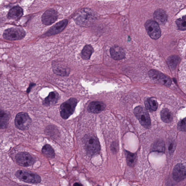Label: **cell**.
<instances>
[{
    "label": "cell",
    "instance_id": "cell-1",
    "mask_svg": "<svg viewBox=\"0 0 186 186\" xmlns=\"http://www.w3.org/2000/svg\"><path fill=\"white\" fill-rule=\"evenodd\" d=\"M87 152L91 156L98 154L100 152V142L98 138L92 134L85 136L82 139Z\"/></svg>",
    "mask_w": 186,
    "mask_h": 186
},
{
    "label": "cell",
    "instance_id": "cell-2",
    "mask_svg": "<svg viewBox=\"0 0 186 186\" xmlns=\"http://www.w3.org/2000/svg\"><path fill=\"white\" fill-rule=\"evenodd\" d=\"M95 14L92 10L88 9L81 10L75 18V21L78 25L86 27L89 26L95 21Z\"/></svg>",
    "mask_w": 186,
    "mask_h": 186
},
{
    "label": "cell",
    "instance_id": "cell-3",
    "mask_svg": "<svg viewBox=\"0 0 186 186\" xmlns=\"http://www.w3.org/2000/svg\"><path fill=\"white\" fill-rule=\"evenodd\" d=\"M77 103L76 99L72 98L62 104L60 109L61 117L65 120L69 118L73 114Z\"/></svg>",
    "mask_w": 186,
    "mask_h": 186
},
{
    "label": "cell",
    "instance_id": "cell-4",
    "mask_svg": "<svg viewBox=\"0 0 186 186\" xmlns=\"http://www.w3.org/2000/svg\"><path fill=\"white\" fill-rule=\"evenodd\" d=\"M134 113L142 125L146 129H149L150 127V117L145 109L141 106L136 107L134 109Z\"/></svg>",
    "mask_w": 186,
    "mask_h": 186
},
{
    "label": "cell",
    "instance_id": "cell-5",
    "mask_svg": "<svg viewBox=\"0 0 186 186\" xmlns=\"http://www.w3.org/2000/svg\"><path fill=\"white\" fill-rule=\"evenodd\" d=\"M16 176L20 180L32 184H38L42 181L39 175L30 171L19 170L16 173Z\"/></svg>",
    "mask_w": 186,
    "mask_h": 186
},
{
    "label": "cell",
    "instance_id": "cell-6",
    "mask_svg": "<svg viewBox=\"0 0 186 186\" xmlns=\"http://www.w3.org/2000/svg\"><path fill=\"white\" fill-rule=\"evenodd\" d=\"M26 32L22 28H12L6 30L3 34L4 39L10 40H17L23 38Z\"/></svg>",
    "mask_w": 186,
    "mask_h": 186
},
{
    "label": "cell",
    "instance_id": "cell-7",
    "mask_svg": "<svg viewBox=\"0 0 186 186\" xmlns=\"http://www.w3.org/2000/svg\"><path fill=\"white\" fill-rule=\"evenodd\" d=\"M145 26L149 36L152 39L156 40L161 36V32L159 24L152 20H147Z\"/></svg>",
    "mask_w": 186,
    "mask_h": 186
},
{
    "label": "cell",
    "instance_id": "cell-8",
    "mask_svg": "<svg viewBox=\"0 0 186 186\" xmlns=\"http://www.w3.org/2000/svg\"><path fill=\"white\" fill-rule=\"evenodd\" d=\"M32 123V120L27 113L21 112L16 115L15 125L18 129L21 130L27 129Z\"/></svg>",
    "mask_w": 186,
    "mask_h": 186
},
{
    "label": "cell",
    "instance_id": "cell-9",
    "mask_svg": "<svg viewBox=\"0 0 186 186\" xmlns=\"http://www.w3.org/2000/svg\"><path fill=\"white\" fill-rule=\"evenodd\" d=\"M150 77L155 80L160 82L165 86L169 87L171 84L170 78L157 70H152L149 72Z\"/></svg>",
    "mask_w": 186,
    "mask_h": 186
},
{
    "label": "cell",
    "instance_id": "cell-10",
    "mask_svg": "<svg viewBox=\"0 0 186 186\" xmlns=\"http://www.w3.org/2000/svg\"><path fill=\"white\" fill-rule=\"evenodd\" d=\"M16 161L20 166L28 167L34 164L35 159L27 153L21 152L18 154L16 156Z\"/></svg>",
    "mask_w": 186,
    "mask_h": 186
},
{
    "label": "cell",
    "instance_id": "cell-11",
    "mask_svg": "<svg viewBox=\"0 0 186 186\" xmlns=\"http://www.w3.org/2000/svg\"><path fill=\"white\" fill-rule=\"evenodd\" d=\"M57 12L53 9L45 11L42 16V22L45 25L49 26L54 23L57 19Z\"/></svg>",
    "mask_w": 186,
    "mask_h": 186
},
{
    "label": "cell",
    "instance_id": "cell-12",
    "mask_svg": "<svg viewBox=\"0 0 186 186\" xmlns=\"http://www.w3.org/2000/svg\"><path fill=\"white\" fill-rule=\"evenodd\" d=\"M173 179L175 181L179 182L184 180L186 177L185 167L182 164L175 165L173 171Z\"/></svg>",
    "mask_w": 186,
    "mask_h": 186
},
{
    "label": "cell",
    "instance_id": "cell-13",
    "mask_svg": "<svg viewBox=\"0 0 186 186\" xmlns=\"http://www.w3.org/2000/svg\"><path fill=\"white\" fill-rule=\"evenodd\" d=\"M68 23V21L67 20H62V21L57 23L46 32L45 35L47 36H49L58 34L65 28Z\"/></svg>",
    "mask_w": 186,
    "mask_h": 186
},
{
    "label": "cell",
    "instance_id": "cell-14",
    "mask_svg": "<svg viewBox=\"0 0 186 186\" xmlns=\"http://www.w3.org/2000/svg\"><path fill=\"white\" fill-rule=\"evenodd\" d=\"M154 16L155 21L161 25H164L166 24L168 19L166 12L162 9L156 10L154 12Z\"/></svg>",
    "mask_w": 186,
    "mask_h": 186
},
{
    "label": "cell",
    "instance_id": "cell-15",
    "mask_svg": "<svg viewBox=\"0 0 186 186\" xmlns=\"http://www.w3.org/2000/svg\"><path fill=\"white\" fill-rule=\"evenodd\" d=\"M104 103L98 101L91 102L87 107V110L90 113H98L102 112L105 108Z\"/></svg>",
    "mask_w": 186,
    "mask_h": 186
},
{
    "label": "cell",
    "instance_id": "cell-16",
    "mask_svg": "<svg viewBox=\"0 0 186 186\" xmlns=\"http://www.w3.org/2000/svg\"><path fill=\"white\" fill-rule=\"evenodd\" d=\"M112 57L116 60L123 59L125 57V53L123 49L118 46H113L110 49Z\"/></svg>",
    "mask_w": 186,
    "mask_h": 186
},
{
    "label": "cell",
    "instance_id": "cell-17",
    "mask_svg": "<svg viewBox=\"0 0 186 186\" xmlns=\"http://www.w3.org/2000/svg\"><path fill=\"white\" fill-rule=\"evenodd\" d=\"M59 96L58 94L56 92H52L49 93L43 102V104L45 106H50L56 104L58 101Z\"/></svg>",
    "mask_w": 186,
    "mask_h": 186
},
{
    "label": "cell",
    "instance_id": "cell-18",
    "mask_svg": "<svg viewBox=\"0 0 186 186\" xmlns=\"http://www.w3.org/2000/svg\"><path fill=\"white\" fill-rule=\"evenodd\" d=\"M23 14V10L22 8L16 6L10 10L8 14V17L10 19L16 20L21 17Z\"/></svg>",
    "mask_w": 186,
    "mask_h": 186
},
{
    "label": "cell",
    "instance_id": "cell-19",
    "mask_svg": "<svg viewBox=\"0 0 186 186\" xmlns=\"http://www.w3.org/2000/svg\"><path fill=\"white\" fill-rule=\"evenodd\" d=\"M53 71L57 75L61 76H65L69 75V71L65 66H61L59 64H54L53 66Z\"/></svg>",
    "mask_w": 186,
    "mask_h": 186
},
{
    "label": "cell",
    "instance_id": "cell-20",
    "mask_svg": "<svg viewBox=\"0 0 186 186\" xmlns=\"http://www.w3.org/2000/svg\"><path fill=\"white\" fill-rule=\"evenodd\" d=\"M160 116L162 121L165 123H170L173 120L172 113L168 109L166 108L163 109L161 112Z\"/></svg>",
    "mask_w": 186,
    "mask_h": 186
},
{
    "label": "cell",
    "instance_id": "cell-21",
    "mask_svg": "<svg viewBox=\"0 0 186 186\" xmlns=\"http://www.w3.org/2000/svg\"><path fill=\"white\" fill-rule=\"evenodd\" d=\"M94 52V49L90 45H86L84 47L81 53V57L84 60L90 59L92 53Z\"/></svg>",
    "mask_w": 186,
    "mask_h": 186
},
{
    "label": "cell",
    "instance_id": "cell-22",
    "mask_svg": "<svg viewBox=\"0 0 186 186\" xmlns=\"http://www.w3.org/2000/svg\"><path fill=\"white\" fill-rule=\"evenodd\" d=\"M9 116L7 113L0 109V129H5L8 125Z\"/></svg>",
    "mask_w": 186,
    "mask_h": 186
},
{
    "label": "cell",
    "instance_id": "cell-23",
    "mask_svg": "<svg viewBox=\"0 0 186 186\" xmlns=\"http://www.w3.org/2000/svg\"><path fill=\"white\" fill-rule=\"evenodd\" d=\"M42 152L44 155L49 158H54L55 153L54 150L49 145L47 144L43 146L42 149Z\"/></svg>",
    "mask_w": 186,
    "mask_h": 186
},
{
    "label": "cell",
    "instance_id": "cell-24",
    "mask_svg": "<svg viewBox=\"0 0 186 186\" xmlns=\"http://www.w3.org/2000/svg\"><path fill=\"white\" fill-rule=\"evenodd\" d=\"M125 154L128 165L130 167H133L137 161V155L128 151H126Z\"/></svg>",
    "mask_w": 186,
    "mask_h": 186
},
{
    "label": "cell",
    "instance_id": "cell-25",
    "mask_svg": "<svg viewBox=\"0 0 186 186\" xmlns=\"http://www.w3.org/2000/svg\"><path fill=\"white\" fill-rule=\"evenodd\" d=\"M145 104L146 108L150 111H156L158 108V103L153 98L148 99L145 102Z\"/></svg>",
    "mask_w": 186,
    "mask_h": 186
},
{
    "label": "cell",
    "instance_id": "cell-26",
    "mask_svg": "<svg viewBox=\"0 0 186 186\" xmlns=\"http://www.w3.org/2000/svg\"><path fill=\"white\" fill-rule=\"evenodd\" d=\"M180 60V58L177 55H173L168 58L167 62L171 69H174L177 67Z\"/></svg>",
    "mask_w": 186,
    "mask_h": 186
},
{
    "label": "cell",
    "instance_id": "cell-27",
    "mask_svg": "<svg viewBox=\"0 0 186 186\" xmlns=\"http://www.w3.org/2000/svg\"><path fill=\"white\" fill-rule=\"evenodd\" d=\"M152 150L155 151L164 152L165 150V145L162 141H157L153 146Z\"/></svg>",
    "mask_w": 186,
    "mask_h": 186
},
{
    "label": "cell",
    "instance_id": "cell-28",
    "mask_svg": "<svg viewBox=\"0 0 186 186\" xmlns=\"http://www.w3.org/2000/svg\"><path fill=\"white\" fill-rule=\"evenodd\" d=\"M176 24L179 30L185 31L186 30V16H184L182 18H179L176 20Z\"/></svg>",
    "mask_w": 186,
    "mask_h": 186
},
{
    "label": "cell",
    "instance_id": "cell-29",
    "mask_svg": "<svg viewBox=\"0 0 186 186\" xmlns=\"http://www.w3.org/2000/svg\"><path fill=\"white\" fill-rule=\"evenodd\" d=\"M178 129L180 131H186V119L185 118L181 120L179 122L177 125Z\"/></svg>",
    "mask_w": 186,
    "mask_h": 186
},
{
    "label": "cell",
    "instance_id": "cell-30",
    "mask_svg": "<svg viewBox=\"0 0 186 186\" xmlns=\"http://www.w3.org/2000/svg\"><path fill=\"white\" fill-rule=\"evenodd\" d=\"M175 144L174 142H171L169 144L168 146V150L169 153L171 154L174 152L175 148Z\"/></svg>",
    "mask_w": 186,
    "mask_h": 186
},
{
    "label": "cell",
    "instance_id": "cell-31",
    "mask_svg": "<svg viewBox=\"0 0 186 186\" xmlns=\"http://www.w3.org/2000/svg\"><path fill=\"white\" fill-rule=\"evenodd\" d=\"M35 85H36V84L34 83H31L29 87V88H28L27 90V92L28 93L30 92L31 89H32V88L34 87Z\"/></svg>",
    "mask_w": 186,
    "mask_h": 186
},
{
    "label": "cell",
    "instance_id": "cell-32",
    "mask_svg": "<svg viewBox=\"0 0 186 186\" xmlns=\"http://www.w3.org/2000/svg\"><path fill=\"white\" fill-rule=\"evenodd\" d=\"M82 184H80L79 183H76L75 184H74V186H82Z\"/></svg>",
    "mask_w": 186,
    "mask_h": 186
}]
</instances>
